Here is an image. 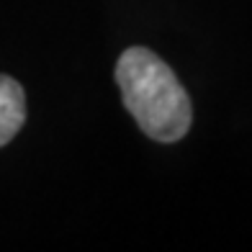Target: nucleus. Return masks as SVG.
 <instances>
[{
  "mask_svg": "<svg viewBox=\"0 0 252 252\" xmlns=\"http://www.w3.org/2000/svg\"><path fill=\"white\" fill-rule=\"evenodd\" d=\"M116 83L126 111L150 139L173 144L188 134L193 121L190 98L173 67L152 49H126L116 64Z\"/></svg>",
  "mask_w": 252,
  "mask_h": 252,
  "instance_id": "1",
  "label": "nucleus"
},
{
  "mask_svg": "<svg viewBox=\"0 0 252 252\" xmlns=\"http://www.w3.org/2000/svg\"><path fill=\"white\" fill-rule=\"evenodd\" d=\"M26 121L24 88L10 75H0V147H5Z\"/></svg>",
  "mask_w": 252,
  "mask_h": 252,
  "instance_id": "2",
  "label": "nucleus"
}]
</instances>
